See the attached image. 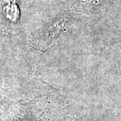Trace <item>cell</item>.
Returning a JSON list of instances; mask_svg holds the SVG:
<instances>
[{"label": "cell", "instance_id": "1", "mask_svg": "<svg viewBox=\"0 0 121 121\" xmlns=\"http://www.w3.org/2000/svg\"><path fill=\"white\" fill-rule=\"evenodd\" d=\"M114 0H73L74 8L80 12L100 14L107 12Z\"/></svg>", "mask_w": 121, "mask_h": 121}]
</instances>
